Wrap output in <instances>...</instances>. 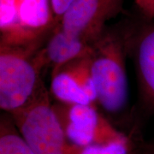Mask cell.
I'll return each instance as SVG.
<instances>
[{"instance_id":"cell-1","label":"cell","mask_w":154,"mask_h":154,"mask_svg":"<svg viewBox=\"0 0 154 154\" xmlns=\"http://www.w3.org/2000/svg\"><path fill=\"white\" fill-rule=\"evenodd\" d=\"M92 47L89 58L97 103L109 114H120L128 102V51L121 25L106 28Z\"/></svg>"},{"instance_id":"cell-2","label":"cell","mask_w":154,"mask_h":154,"mask_svg":"<svg viewBox=\"0 0 154 154\" xmlns=\"http://www.w3.org/2000/svg\"><path fill=\"white\" fill-rule=\"evenodd\" d=\"M46 65L43 48L0 45V108L13 114L34 98Z\"/></svg>"},{"instance_id":"cell-3","label":"cell","mask_w":154,"mask_h":154,"mask_svg":"<svg viewBox=\"0 0 154 154\" xmlns=\"http://www.w3.org/2000/svg\"><path fill=\"white\" fill-rule=\"evenodd\" d=\"M11 116L35 154H74L44 83L28 105Z\"/></svg>"},{"instance_id":"cell-4","label":"cell","mask_w":154,"mask_h":154,"mask_svg":"<svg viewBox=\"0 0 154 154\" xmlns=\"http://www.w3.org/2000/svg\"><path fill=\"white\" fill-rule=\"evenodd\" d=\"M68 142L73 147L103 146L125 134L117 130L94 105L52 104Z\"/></svg>"},{"instance_id":"cell-5","label":"cell","mask_w":154,"mask_h":154,"mask_svg":"<svg viewBox=\"0 0 154 154\" xmlns=\"http://www.w3.org/2000/svg\"><path fill=\"white\" fill-rule=\"evenodd\" d=\"M128 55L134 64L140 103L146 114H154V21L138 17L121 24Z\"/></svg>"},{"instance_id":"cell-6","label":"cell","mask_w":154,"mask_h":154,"mask_svg":"<svg viewBox=\"0 0 154 154\" xmlns=\"http://www.w3.org/2000/svg\"><path fill=\"white\" fill-rule=\"evenodd\" d=\"M125 0H75L60 22L64 32L94 44L106 30V23L123 10Z\"/></svg>"},{"instance_id":"cell-7","label":"cell","mask_w":154,"mask_h":154,"mask_svg":"<svg viewBox=\"0 0 154 154\" xmlns=\"http://www.w3.org/2000/svg\"><path fill=\"white\" fill-rule=\"evenodd\" d=\"M92 50V45L67 33L58 24L48 38L43 51L46 63L51 67L52 75L72 61L89 57Z\"/></svg>"},{"instance_id":"cell-8","label":"cell","mask_w":154,"mask_h":154,"mask_svg":"<svg viewBox=\"0 0 154 154\" xmlns=\"http://www.w3.org/2000/svg\"><path fill=\"white\" fill-rule=\"evenodd\" d=\"M50 90L57 102L67 105H94L74 76L63 69L51 75Z\"/></svg>"},{"instance_id":"cell-9","label":"cell","mask_w":154,"mask_h":154,"mask_svg":"<svg viewBox=\"0 0 154 154\" xmlns=\"http://www.w3.org/2000/svg\"><path fill=\"white\" fill-rule=\"evenodd\" d=\"M0 154H35L12 116L5 112L0 118Z\"/></svg>"},{"instance_id":"cell-10","label":"cell","mask_w":154,"mask_h":154,"mask_svg":"<svg viewBox=\"0 0 154 154\" xmlns=\"http://www.w3.org/2000/svg\"><path fill=\"white\" fill-rule=\"evenodd\" d=\"M21 1L0 0V38L3 40H11L28 33L20 24Z\"/></svg>"},{"instance_id":"cell-11","label":"cell","mask_w":154,"mask_h":154,"mask_svg":"<svg viewBox=\"0 0 154 154\" xmlns=\"http://www.w3.org/2000/svg\"><path fill=\"white\" fill-rule=\"evenodd\" d=\"M61 69H63L71 74L77 81V82L82 88L93 104L95 105L97 103V93L91 71L89 57L72 61Z\"/></svg>"},{"instance_id":"cell-12","label":"cell","mask_w":154,"mask_h":154,"mask_svg":"<svg viewBox=\"0 0 154 154\" xmlns=\"http://www.w3.org/2000/svg\"><path fill=\"white\" fill-rule=\"evenodd\" d=\"M139 17L154 21V0H134Z\"/></svg>"},{"instance_id":"cell-13","label":"cell","mask_w":154,"mask_h":154,"mask_svg":"<svg viewBox=\"0 0 154 154\" xmlns=\"http://www.w3.org/2000/svg\"><path fill=\"white\" fill-rule=\"evenodd\" d=\"M75 0H51L52 12L56 22L60 24L62 18L66 13Z\"/></svg>"},{"instance_id":"cell-14","label":"cell","mask_w":154,"mask_h":154,"mask_svg":"<svg viewBox=\"0 0 154 154\" xmlns=\"http://www.w3.org/2000/svg\"><path fill=\"white\" fill-rule=\"evenodd\" d=\"M132 154H154V140L146 141L141 139H134Z\"/></svg>"},{"instance_id":"cell-15","label":"cell","mask_w":154,"mask_h":154,"mask_svg":"<svg viewBox=\"0 0 154 154\" xmlns=\"http://www.w3.org/2000/svg\"><path fill=\"white\" fill-rule=\"evenodd\" d=\"M74 149V154H103L101 146H91L83 148H75Z\"/></svg>"}]
</instances>
